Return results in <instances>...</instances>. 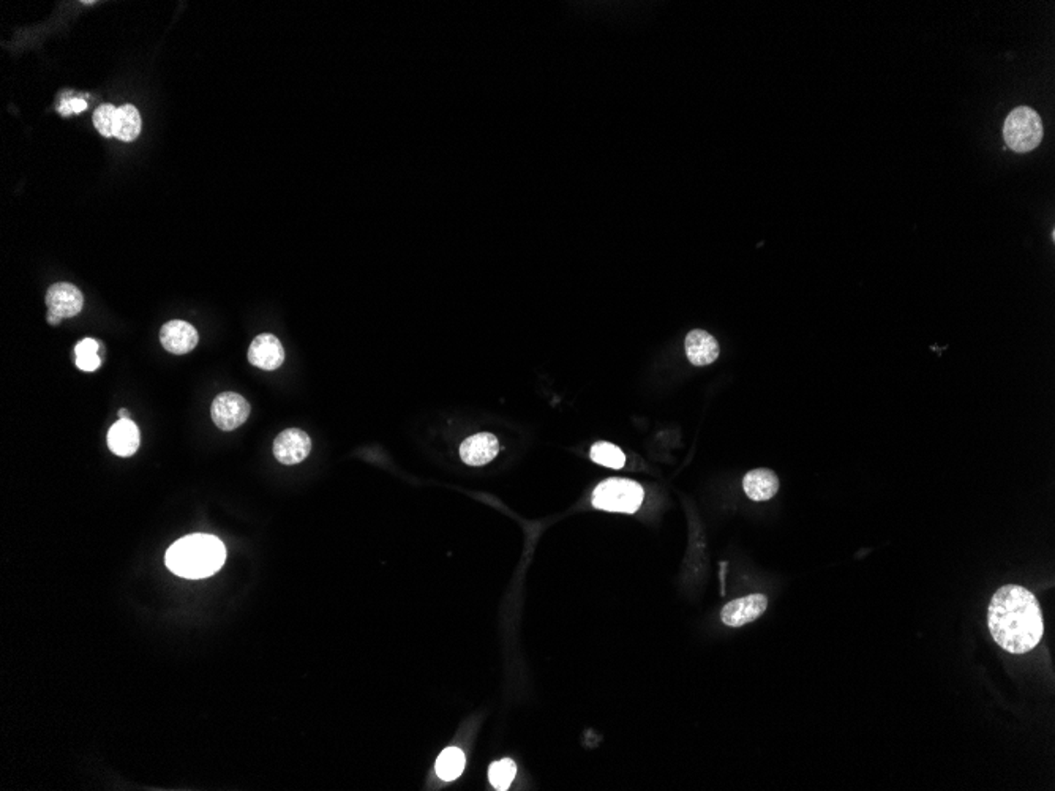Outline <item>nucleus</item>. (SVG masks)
<instances>
[{"label":"nucleus","mask_w":1055,"mask_h":791,"mask_svg":"<svg viewBox=\"0 0 1055 791\" xmlns=\"http://www.w3.org/2000/svg\"><path fill=\"white\" fill-rule=\"evenodd\" d=\"M312 452L310 436L299 428H288L274 441V455L283 464L304 462Z\"/></svg>","instance_id":"obj_7"},{"label":"nucleus","mask_w":1055,"mask_h":791,"mask_svg":"<svg viewBox=\"0 0 1055 791\" xmlns=\"http://www.w3.org/2000/svg\"><path fill=\"white\" fill-rule=\"evenodd\" d=\"M645 490L629 479H607L592 493V506L607 512L635 513L642 506Z\"/></svg>","instance_id":"obj_3"},{"label":"nucleus","mask_w":1055,"mask_h":791,"mask_svg":"<svg viewBox=\"0 0 1055 791\" xmlns=\"http://www.w3.org/2000/svg\"><path fill=\"white\" fill-rule=\"evenodd\" d=\"M499 442L492 433H478L464 439L460 447V456L470 466H482L490 463L498 455Z\"/></svg>","instance_id":"obj_11"},{"label":"nucleus","mask_w":1055,"mask_h":791,"mask_svg":"<svg viewBox=\"0 0 1055 791\" xmlns=\"http://www.w3.org/2000/svg\"><path fill=\"white\" fill-rule=\"evenodd\" d=\"M779 486L781 484H779L776 472L765 470V468L749 471L742 480L744 493L752 501H768V499L774 498V494L779 492Z\"/></svg>","instance_id":"obj_14"},{"label":"nucleus","mask_w":1055,"mask_h":791,"mask_svg":"<svg viewBox=\"0 0 1055 791\" xmlns=\"http://www.w3.org/2000/svg\"><path fill=\"white\" fill-rule=\"evenodd\" d=\"M164 559L172 573L188 580H200L220 571L226 559V549L215 535H186L172 543Z\"/></svg>","instance_id":"obj_2"},{"label":"nucleus","mask_w":1055,"mask_h":791,"mask_svg":"<svg viewBox=\"0 0 1055 791\" xmlns=\"http://www.w3.org/2000/svg\"><path fill=\"white\" fill-rule=\"evenodd\" d=\"M198 340L200 336L196 328H193L192 324L178 320L166 322L160 332V342L163 344L164 350L170 351L172 354L190 352L198 344Z\"/></svg>","instance_id":"obj_10"},{"label":"nucleus","mask_w":1055,"mask_h":791,"mask_svg":"<svg viewBox=\"0 0 1055 791\" xmlns=\"http://www.w3.org/2000/svg\"><path fill=\"white\" fill-rule=\"evenodd\" d=\"M686 354L692 365L705 367L719 357V344L705 330H692L686 336Z\"/></svg>","instance_id":"obj_12"},{"label":"nucleus","mask_w":1055,"mask_h":791,"mask_svg":"<svg viewBox=\"0 0 1055 791\" xmlns=\"http://www.w3.org/2000/svg\"><path fill=\"white\" fill-rule=\"evenodd\" d=\"M141 133V115L133 105H123L117 107L115 115V136L121 141L130 143Z\"/></svg>","instance_id":"obj_15"},{"label":"nucleus","mask_w":1055,"mask_h":791,"mask_svg":"<svg viewBox=\"0 0 1055 791\" xmlns=\"http://www.w3.org/2000/svg\"><path fill=\"white\" fill-rule=\"evenodd\" d=\"M988 626L998 646L1011 654H1026L1040 645L1044 621L1040 604L1024 586H1002L988 608Z\"/></svg>","instance_id":"obj_1"},{"label":"nucleus","mask_w":1055,"mask_h":791,"mask_svg":"<svg viewBox=\"0 0 1055 791\" xmlns=\"http://www.w3.org/2000/svg\"><path fill=\"white\" fill-rule=\"evenodd\" d=\"M1003 136L1008 147L1014 152L1026 154L1036 149L1044 136L1040 115L1032 107H1016L1006 117Z\"/></svg>","instance_id":"obj_4"},{"label":"nucleus","mask_w":1055,"mask_h":791,"mask_svg":"<svg viewBox=\"0 0 1055 791\" xmlns=\"http://www.w3.org/2000/svg\"><path fill=\"white\" fill-rule=\"evenodd\" d=\"M60 321H62V318H59L56 314H48V322H50L51 326H58V324H60Z\"/></svg>","instance_id":"obj_22"},{"label":"nucleus","mask_w":1055,"mask_h":791,"mask_svg":"<svg viewBox=\"0 0 1055 791\" xmlns=\"http://www.w3.org/2000/svg\"><path fill=\"white\" fill-rule=\"evenodd\" d=\"M46 305L50 313L59 318H73L83 310L84 297L76 286L70 283H56L46 293Z\"/></svg>","instance_id":"obj_8"},{"label":"nucleus","mask_w":1055,"mask_h":791,"mask_svg":"<svg viewBox=\"0 0 1055 791\" xmlns=\"http://www.w3.org/2000/svg\"><path fill=\"white\" fill-rule=\"evenodd\" d=\"M464 754L460 748L448 747L436 762V774L446 782L456 780L464 772Z\"/></svg>","instance_id":"obj_16"},{"label":"nucleus","mask_w":1055,"mask_h":791,"mask_svg":"<svg viewBox=\"0 0 1055 791\" xmlns=\"http://www.w3.org/2000/svg\"><path fill=\"white\" fill-rule=\"evenodd\" d=\"M591 460L610 470H621L626 464L624 452L610 442H596L591 447Z\"/></svg>","instance_id":"obj_17"},{"label":"nucleus","mask_w":1055,"mask_h":791,"mask_svg":"<svg viewBox=\"0 0 1055 791\" xmlns=\"http://www.w3.org/2000/svg\"><path fill=\"white\" fill-rule=\"evenodd\" d=\"M115 115H117V107L113 105H101L95 109L93 125H95V129L99 130L100 135L107 136V138L115 136Z\"/></svg>","instance_id":"obj_20"},{"label":"nucleus","mask_w":1055,"mask_h":791,"mask_svg":"<svg viewBox=\"0 0 1055 791\" xmlns=\"http://www.w3.org/2000/svg\"><path fill=\"white\" fill-rule=\"evenodd\" d=\"M107 446L115 455H133L139 447V428L131 419H119L107 431Z\"/></svg>","instance_id":"obj_13"},{"label":"nucleus","mask_w":1055,"mask_h":791,"mask_svg":"<svg viewBox=\"0 0 1055 791\" xmlns=\"http://www.w3.org/2000/svg\"><path fill=\"white\" fill-rule=\"evenodd\" d=\"M210 414L217 427L223 431H231L243 425L249 419L250 403L239 393H220L212 403Z\"/></svg>","instance_id":"obj_5"},{"label":"nucleus","mask_w":1055,"mask_h":791,"mask_svg":"<svg viewBox=\"0 0 1055 791\" xmlns=\"http://www.w3.org/2000/svg\"><path fill=\"white\" fill-rule=\"evenodd\" d=\"M99 348H100V344L92 338H86L76 344L75 354H76V367L79 370L91 373V371L100 368L101 359L99 356Z\"/></svg>","instance_id":"obj_18"},{"label":"nucleus","mask_w":1055,"mask_h":791,"mask_svg":"<svg viewBox=\"0 0 1055 791\" xmlns=\"http://www.w3.org/2000/svg\"><path fill=\"white\" fill-rule=\"evenodd\" d=\"M249 360L261 370H277L285 360V350L277 336L263 334L250 344Z\"/></svg>","instance_id":"obj_9"},{"label":"nucleus","mask_w":1055,"mask_h":791,"mask_svg":"<svg viewBox=\"0 0 1055 791\" xmlns=\"http://www.w3.org/2000/svg\"><path fill=\"white\" fill-rule=\"evenodd\" d=\"M768 608V597L763 594H750L742 599L728 602L720 612V620L728 628H742L758 620Z\"/></svg>","instance_id":"obj_6"},{"label":"nucleus","mask_w":1055,"mask_h":791,"mask_svg":"<svg viewBox=\"0 0 1055 791\" xmlns=\"http://www.w3.org/2000/svg\"><path fill=\"white\" fill-rule=\"evenodd\" d=\"M58 109L59 113L65 115V117L72 115H79V113H83L84 109H87V101L83 100V99H68V100L62 101L59 105Z\"/></svg>","instance_id":"obj_21"},{"label":"nucleus","mask_w":1055,"mask_h":791,"mask_svg":"<svg viewBox=\"0 0 1055 791\" xmlns=\"http://www.w3.org/2000/svg\"><path fill=\"white\" fill-rule=\"evenodd\" d=\"M515 774H517V764L509 758L493 763L490 771H488L490 782L496 790H507L509 785L512 784Z\"/></svg>","instance_id":"obj_19"},{"label":"nucleus","mask_w":1055,"mask_h":791,"mask_svg":"<svg viewBox=\"0 0 1055 791\" xmlns=\"http://www.w3.org/2000/svg\"><path fill=\"white\" fill-rule=\"evenodd\" d=\"M119 419H130L129 411L127 409H121L119 411Z\"/></svg>","instance_id":"obj_23"}]
</instances>
